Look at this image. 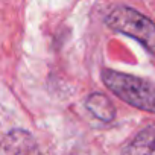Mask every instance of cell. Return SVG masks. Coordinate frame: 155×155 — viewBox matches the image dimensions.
I'll return each mask as SVG.
<instances>
[{
  "label": "cell",
  "mask_w": 155,
  "mask_h": 155,
  "mask_svg": "<svg viewBox=\"0 0 155 155\" xmlns=\"http://www.w3.org/2000/svg\"><path fill=\"white\" fill-rule=\"evenodd\" d=\"M101 76L107 88L123 102L137 110L155 114V85L152 82L108 68H104Z\"/></svg>",
  "instance_id": "6da1fadb"
},
{
  "label": "cell",
  "mask_w": 155,
  "mask_h": 155,
  "mask_svg": "<svg viewBox=\"0 0 155 155\" xmlns=\"http://www.w3.org/2000/svg\"><path fill=\"white\" fill-rule=\"evenodd\" d=\"M122 155H155V125L143 128L123 147Z\"/></svg>",
  "instance_id": "277c9868"
},
{
  "label": "cell",
  "mask_w": 155,
  "mask_h": 155,
  "mask_svg": "<svg viewBox=\"0 0 155 155\" xmlns=\"http://www.w3.org/2000/svg\"><path fill=\"white\" fill-rule=\"evenodd\" d=\"M87 110L102 122H113L116 117V108L113 102L102 93H93L85 99Z\"/></svg>",
  "instance_id": "5b68a950"
},
{
  "label": "cell",
  "mask_w": 155,
  "mask_h": 155,
  "mask_svg": "<svg viewBox=\"0 0 155 155\" xmlns=\"http://www.w3.org/2000/svg\"><path fill=\"white\" fill-rule=\"evenodd\" d=\"M105 21L113 31L137 40L149 53L155 55V23L149 17L134 8L117 5L110 9Z\"/></svg>",
  "instance_id": "7a4b0ae2"
},
{
  "label": "cell",
  "mask_w": 155,
  "mask_h": 155,
  "mask_svg": "<svg viewBox=\"0 0 155 155\" xmlns=\"http://www.w3.org/2000/svg\"><path fill=\"white\" fill-rule=\"evenodd\" d=\"M2 155H44L34 137L23 129H11L3 135Z\"/></svg>",
  "instance_id": "3957f363"
}]
</instances>
